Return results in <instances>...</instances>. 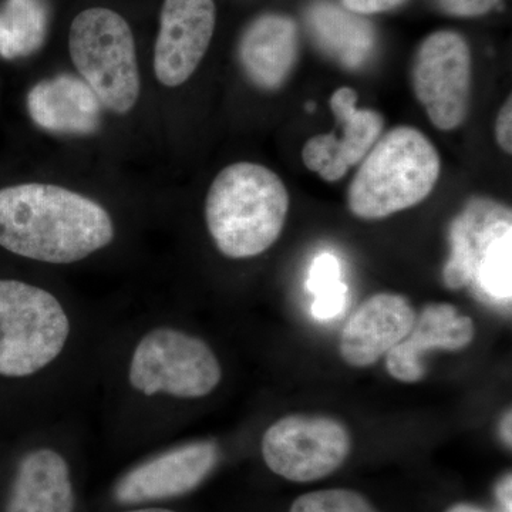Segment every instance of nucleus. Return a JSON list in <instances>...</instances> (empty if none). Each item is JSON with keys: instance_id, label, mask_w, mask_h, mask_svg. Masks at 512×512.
Returning <instances> with one entry per match:
<instances>
[{"instance_id": "obj_5", "label": "nucleus", "mask_w": 512, "mask_h": 512, "mask_svg": "<svg viewBox=\"0 0 512 512\" xmlns=\"http://www.w3.org/2000/svg\"><path fill=\"white\" fill-rule=\"evenodd\" d=\"M439 151L420 130L399 126L379 138L348 190V207L360 220H383L416 207L436 187Z\"/></svg>"}, {"instance_id": "obj_4", "label": "nucleus", "mask_w": 512, "mask_h": 512, "mask_svg": "<svg viewBox=\"0 0 512 512\" xmlns=\"http://www.w3.org/2000/svg\"><path fill=\"white\" fill-rule=\"evenodd\" d=\"M289 194L278 174L264 165H228L212 181L205 222L212 242L229 259L264 254L281 237Z\"/></svg>"}, {"instance_id": "obj_19", "label": "nucleus", "mask_w": 512, "mask_h": 512, "mask_svg": "<svg viewBox=\"0 0 512 512\" xmlns=\"http://www.w3.org/2000/svg\"><path fill=\"white\" fill-rule=\"evenodd\" d=\"M289 512H379L357 491L329 488L296 498Z\"/></svg>"}, {"instance_id": "obj_8", "label": "nucleus", "mask_w": 512, "mask_h": 512, "mask_svg": "<svg viewBox=\"0 0 512 512\" xmlns=\"http://www.w3.org/2000/svg\"><path fill=\"white\" fill-rule=\"evenodd\" d=\"M222 460L220 444L194 440L161 448L114 478L97 512L144 505H175L210 480Z\"/></svg>"}, {"instance_id": "obj_12", "label": "nucleus", "mask_w": 512, "mask_h": 512, "mask_svg": "<svg viewBox=\"0 0 512 512\" xmlns=\"http://www.w3.org/2000/svg\"><path fill=\"white\" fill-rule=\"evenodd\" d=\"M357 93L352 87H340L330 97V109L342 130L309 138L302 150L306 167L318 173L328 183L342 180L349 168L362 163L363 158L382 137V114L370 109H357Z\"/></svg>"}, {"instance_id": "obj_9", "label": "nucleus", "mask_w": 512, "mask_h": 512, "mask_svg": "<svg viewBox=\"0 0 512 512\" xmlns=\"http://www.w3.org/2000/svg\"><path fill=\"white\" fill-rule=\"evenodd\" d=\"M352 448L349 430L326 416L291 414L276 420L262 437L265 466L292 483L329 477L345 464Z\"/></svg>"}, {"instance_id": "obj_10", "label": "nucleus", "mask_w": 512, "mask_h": 512, "mask_svg": "<svg viewBox=\"0 0 512 512\" xmlns=\"http://www.w3.org/2000/svg\"><path fill=\"white\" fill-rule=\"evenodd\" d=\"M413 90L434 127L450 131L466 121L471 103L470 46L453 30L431 33L413 62Z\"/></svg>"}, {"instance_id": "obj_17", "label": "nucleus", "mask_w": 512, "mask_h": 512, "mask_svg": "<svg viewBox=\"0 0 512 512\" xmlns=\"http://www.w3.org/2000/svg\"><path fill=\"white\" fill-rule=\"evenodd\" d=\"M306 25L323 53L346 69H360L376 50V30L362 15L318 0L306 10Z\"/></svg>"}, {"instance_id": "obj_28", "label": "nucleus", "mask_w": 512, "mask_h": 512, "mask_svg": "<svg viewBox=\"0 0 512 512\" xmlns=\"http://www.w3.org/2000/svg\"><path fill=\"white\" fill-rule=\"evenodd\" d=\"M503 434L505 443L511 444V412L503 420Z\"/></svg>"}, {"instance_id": "obj_6", "label": "nucleus", "mask_w": 512, "mask_h": 512, "mask_svg": "<svg viewBox=\"0 0 512 512\" xmlns=\"http://www.w3.org/2000/svg\"><path fill=\"white\" fill-rule=\"evenodd\" d=\"M448 244L450 255L443 268L448 289L468 288L485 305H511L510 207L488 198H473L451 221Z\"/></svg>"}, {"instance_id": "obj_26", "label": "nucleus", "mask_w": 512, "mask_h": 512, "mask_svg": "<svg viewBox=\"0 0 512 512\" xmlns=\"http://www.w3.org/2000/svg\"><path fill=\"white\" fill-rule=\"evenodd\" d=\"M498 498L503 503L505 510H511V477H505L503 483L498 485Z\"/></svg>"}, {"instance_id": "obj_21", "label": "nucleus", "mask_w": 512, "mask_h": 512, "mask_svg": "<svg viewBox=\"0 0 512 512\" xmlns=\"http://www.w3.org/2000/svg\"><path fill=\"white\" fill-rule=\"evenodd\" d=\"M349 288L345 282H340L332 291L315 296L312 303V315L318 320H332L345 311L348 303Z\"/></svg>"}, {"instance_id": "obj_14", "label": "nucleus", "mask_w": 512, "mask_h": 512, "mask_svg": "<svg viewBox=\"0 0 512 512\" xmlns=\"http://www.w3.org/2000/svg\"><path fill=\"white\" fill-rule=\"evenodd\" d=\"M476 336L470 316L458 312L451 303L437 302L424 306L416 316L409 335L386 353V369L393 379L417 383L427 375L424 356L433 349H466Z\"/></svg>"}, {"instance_id": "obj_15", "label": "nucleus", "mask_w": 512, "mask_h": 512, "mask_svg": "<svg viewBox=\"0 0 512 512\" xmlns=\"http://www.w3.org/2000/svg\"><path fill=\"white\" fill-rule=\"evenodd\" d=\"M238 57L249 82L262 90L281 89L298 62V25L279 13L259 16L242 33Z\"/></svg>"}, {"instance_id": "obj_2", "label": "nucleus", "mask_w": 512, "mask_h": 512, "mask_svg": "<svg viewBox=\"0 0 512 512\" xmlns=\"http://www.w3.org/2000/svg\"><path fill=\"white\" fill-rule=\"evenodd\" d=\"M222 382L220 357L200 336L160 322L128 345L121 386L131 402L147 409L205 399Z\"/></svg>"}, {"instance_id": "obj_1", "label": "nucleus", "mask_w": 512, "mask_h": 512, "mask_svg": "<svg viewBox=\"0 0 512 512\" xmlns=\"http://www.w3.org/2000/svg\"><path fill=\"white\" fill-rule=\"evenodd\" d=\"M113 218L99 202L59 187L28 183L0 190V247L49 265H72L110 247Z\"/></svg>"}, {"instance_id": "obj_23", "label": "nucleus", "mask_w": 512, "mask_h": 512, "mask_svg": "<svg viewBox=\"0 0 512 512\" xmlns=\"http://www.w3.org/2000/svg\"><path fill=\"white\" fill-rule=\"evenodd\" d=\"M495 138L497 143L503 148L505 154L511 156L512 153V100L511 96L505 100L497 120H495Z\"/></svg>"}, {"instance_id": "obj_25", "label": "nucleus", "mask_w": 512, "mask_h": 512, "mask_svg": "<svg viewBox=\"0 0 512 512\" xmlns=\"http://www.w3.org/2000/svg\"><path fill=\"white\" fill-rule=\"evenodd\" d=\"M106 512H184L177 505H144V507L117 508Z\"/></svg>"}, {"instance_id": "obj_27", "label": "nucleus", "mask_w": 512, "mask_h": 512, "mask_svg": "<svg viewBox=\"0 0 512 512\" xmlns=\"http://www.w3.org/2000/svg\"><path fill=\"white\" fill-rule=\"evenodd\" d=\"M446 512H487L484 511L483 508L477 507L474 504L468 503H458L453 505V507L448 508Z\"/></svg>"}, {"instance_id": "obj_3", "label": "nucleus", "mask_w": 512, "mask_h": 512, "mask_svg": "<svg viewBox=\"0 0 512 512\" xmlns=\"http://www.w3.org/2000/svg\"><path fill=\"white\" fill-rule=\"evenodd\" d=\"M79 319L42 286L0 279V377L50 376L72 357Z\"/></svg>"}, {"instance_id": "obj_22", "label": "nucleus", "mask_w": 512, "mask_h": 512, "mask_svg": "<svg viewBox=\"0 0 512 512\" xmlns=\"http://www.w3.org/2000/svg\"><path fill=\"white\" fill-rule=\"evenodd\" d=\"M444 13L458 18H476L497 8L501 0H436Z\"/></svg>"}, {"instance_id": "obj_11", "label": "nucleus", "mask_w": 512, "mask_h": 512, "mask_svg": "<svg viewBox=\"0 0 512 512\" xmlns=\"http://www.w3.org/2000/svg\"><path fill=\"white\" fill-rule=\"evenodd\" d=\"M217 22L214 0H164L154 49L158 82L178 87L200 66Z\"/></svg>"}, {"instance_id": "obj_7", "label": "nucleus", "mask_w": 512, "mask_h": 512, "mask_svg": "<svg viewBox=\"0 0 512 512\" xmlns=\"http://www.w3.org/2000/svg\"><path fill=\"white\" fill-rule=\"evenodd\" d=\"M72 62L101 106L127 114L140 97L136 40L114 10L90 8L74 18L69 33Z\"/></svg>"}, {"instance_id": "obj_18", "label": "nucleus", "mask_w": 512, "mask_h": 512, "mask_svg": "<svg viewBox=\"0 0 512 512\" xmlns=\"http://www.w3.org/2000/svg\"><path fill=\"white\" fill-rule=\"evenodd\" d=\"M50 9L47 0H3L0 5V57L32 56L47 39Z\"/></svg>"}, {"instance_id": "obj_13", "label": "nucleus", "mask_w": 512, "mask_h": 512, "mask_svg": "<svg viewBox=\"0 0 512 512\" xmlns=\"http://www.w3.org/2000/svg\"><path fill=\"white\" fill-rule=\"evenodd\" d=\"M416 322V312L399 293H376L352 313L339 350L349 366L365 369L376 365L390 349L402 342Z\"/></svg>"}, {"instance_id": "obj_24", "label": "nucleus", "mask_w": 512, "mask_h": 512, "mask_svg": "<svg viewBox=\"0 0 512 512\" xmlns=\"http://www.w3.org/2000/svg\"><path fill=\"white\" fill-rule=\"evenodd\" d=\"M343 8L356 15H375L399 8L406 0H340Z\"/></svg>"}, {"instance_id": "obj_20", "label": "nucleus", "mask_w": 512, "mask_h": 512, "mask_svg": "<svg viewBox=\"0 0 512 512\" xmlns=\"http://www.w3.org/2000/svg\"><path fill=\"white\" fill-rule=\"evenodd\" d=\"M342 282L340 279V265L338 259L332 254H320L313 261L309 272L308 289L313 295L332 291Z\"/></svg>"}, {"instance_id": "obj_16", "label": "nucleus", "mask_w": 512, "mask_h": 512, "mask_svg": "<svg viewBox=\"0 0 512 512\" xmlns=\"http://www.w3.org/2000/svg\"><path fill=\"white\" fill-rule=\"evenodd\" d=\"M101 103L82 77L59 74L36 84L28 94V110L37 126L70 136L96 133Z\"/></svg>"}]
</instances>
